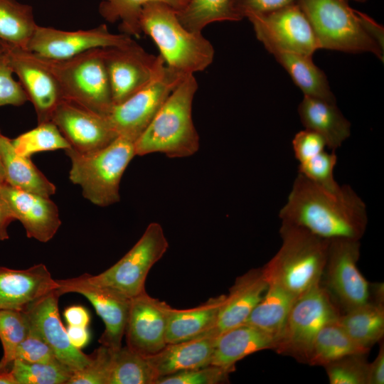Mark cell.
Instances as JSON below:
<instances>
[{
  "instance_id": "26",
  "label": "cell",
  "mask_w": 384,
  "mask_h": 384,
  "mask_svg": "<svg viewBox=\"0 0 384 384\" xmlns=\"http://www.w3.org/2000/svg\"><path fill=\"white\" fill-rule=\"evenodd\" d=\"M225 295L208 299L202 304L186 309L171 307L168 316L166 341L174 343L201 337L213 326Z\"/></svg>"
},
{
  "instance_id": "35",
  "label": "cell",
  "mask_w": 384,
  "mask_h": 384,
  "mask_svg": "<svg viewBox=\"0 0 384 384\" xmlns=\"http://www.w3.org/2000/svg\"><path fill=\"white\" fill-rule=\"evenodd\" d=\"M188 0H102L99 11L109 22L120 21V28L129 36H139L142 33L139 19L143 6L151 2L166 4L176 11L182 9Z\"/></svg>"
},
{
  "instance_id": "14",
  "label": "cell",
  "mask_w": 384,
  "mask_h": 384,
  "mask_svg": "<svg viewBox=\"0 0 384 384\" xmlns=\"http://www.w3.org/2000/svg\"><path fill=\"white\" fill-rule=\"evenodd\" d=\"M134 41L127 34L110 33L105 24L75 31L37 26L26 49L44 58L60 60L92 49L124 46Z\"/></svg>"
},
{
  "instance_id": "3",
  "label": "cell",
  "mask_w": 384,
  "mask_h": 384,
  "mask_svg": "<svg viewBox=\"0 0 384 384\" xmlns=\"http://www.w3.org/2000/svg\"><path fill=\"white\" fill-rule=\"evenodd\" d=\"M279 234L281 247L262 267L265 277L298 297L320 284L329 240L285 222Z\"/></svg>"
},
{
  "instance_id": "33",
  "label": "cell",
  "mask_w": 384,
  "mask_h": 384,
  "mask_svg": "<svg viewBox=\"0 0 384 384\" xmlns=\"http://www.w3.org/2000/svg\"><path fill=\"white\" fill-rule=\"evenodd\" d=\"M37 26L31 6L0 0V40L26 49Z\"/></svg>"
},
{
  "instance_id": "32",
  "label": "cell",
  "mask_w": 384,
  "mask_h": 384,
  "mask_svg": "<svg viewBox=\"0 0 384 384\" xmlns=\"http://www.w3.org/2000/svg\"><path fill=\"white\" fill-rule=\"evenodd\" d=\"M176 14L181 23L193 32H202L213 22L242 20L236 12L235 0H188Z\"/></svg>"
},
{
  "instance_id": "9",
  "label": "cell",
  "mask_w": 384,
  "mask_h": 384,
  "mask_svg": "<svg viewBox=\"0 0 384 384\" xmlns=\"http://www.w3.org/2000/svg\"><path fill=\"white\" fill-rule=\"evenodd\" d=\"M169 242L161 225L156 222L146 227L136 244L114 265L97 275L87 273L95 284L110 287L129 298L144 292L147 275L164 256Z\"/></svg>"
},
{
  "instance_id": "12",
  "label": "cell",
  "mask_w": 384,
  "mask_h": 384,
  "mask_svg": "<svg viewBox=\"0 0 384 384\" xmlns=\"http://www.w3.org/2000/svg\"><path fill=\"white\" fill-rule=\"evenodd\" d=\"M113 105L120 104L146 85L165 65L163 58L145 51L135 41L103 48Z\"/></svg>"
},
{
  "instance_id": "22",
  "label": "cell",
  "mask_w": 384,
  "mask_h": 384,
  "mask_svg": "<svg viewBox=\"0 0 384 384\" xmlns=\"http://www.w3.org/2000/svg\"><path fill=\"white\" fill-rule=\"evenodd\" d=\"M58 288L56 279L44 264L26 270L0 266V309L24 310Z\"/></svg>"
},
{
  "instance_id": "50",
  "label": "cell",
  "mask_w": 384,
  "mask_h": 384,
  "mask_svg": "<svg viewBox=\"0 0 384 384\" xmlns=\"http://www.w3.org/2000/svg\"><path fill=\"white\" fill-rule=\"evenodd\" d=\"M66 331L74 347L81 350L89 343L90 335L87 327L68 325Z\"/></svg>"
},
{
  "instance_id": "36",
  "label": "cell",
  "mask_w": 384,
  "mask_h": 384,
  "mask_svg": "<svg viewBox=\"0 0 384 384\" xmlns=\"http://www.w3.org/2000/svg\"><path fill=\"white\" fill-rule=\"evenodd\" d=\"M9 370L18 384H67L74 373L58 359L44 363L16 359Z\"/></svg>"
},
{
  "instance_id": "25",
  "label": "cell",
  "mask_w": 384,
  "mask_h": 384,
  "mask_svg": "<svg viewBox=\"0 0 384 384\" xmlns=\"http://www.w3.org/2000/svg\"><path fill=\"white\" fill-rule=\"evenodd\" d=\"M215 341V338L202 336L167 343L161 351L147 358L159 378L203 367L211 363Z\"/></svg>"
},
{
  "instance_id": "2",
  "label": "cell",
  "mask_w": 384,
  "mask_h": 384,
  "mask_svg": "<svg viewBox=\"0 0 384 384\" xmlns=\"http://www.w3.org/2000/svg\"><path fill=\"white\" fill-rule=\"evenodd\" d=\"M197 90L194 75L187 74L136 140V156L159 152L169 158H184L198 151L199 136L192 118Z\"/></svg>"
},
{
  "instance_id": "49",
  "label": "cell",
  "mask_w": 384,
  "mask_h": 384,
  "mask_svg": "<svg viewBox=\"0 0 384 384\" xmlns=\"http://www.w3.org/2000/svg\"><path fill=\"white\" fill-rule=\"evenodd\" d=\"M64 317L70 326L87 327L90 317L86 309L81 306H70L63 313Z\"/></svg>"
},
{
  "instance_id": "47",
  "label": "cell",
  "mask_w": 384,
  "mask_h": 384,
  "mask_svg": "<svg viewBox=\"0 0 384 384\" xmlns=\"http://www.w3.org/2000/svg\"><path fill=\"white\" fill-rule=\"evenodd\" d=\"M378 353L375 359L368 364L367 384L384 383V345L380 341Z\"/></svg>"
},
{
  "instance_id": "45",
  "label": "cell",
  "mask_w": 384,
  "mask_h": 384,
  "mask_svg": "<svg viewBox=\"0 0 384 384\" xmlns=\"http://www.w3.org/2000/svg\"><path fill=\"white\" fill-rule=\"evenodd\" d=\"M292 147L294 156L300 164L324 151L326 144L318 133L305 129L294 135Z\"/></svg>"
},
{
  "instance_id": "44",
  "label": "cell",
  "mask_w": 384,
  "mask_h": 384,
  "mask_svg": "<svg viewBox=\"0 0 384 384\" xmlns=\"http://www.w3.org/2000/svg\"><path fill=\"white\" fill-rule=\"evenodd\" d=\"M28 362H50L57 358L52 348L43 338L30 327L26 337L16 350L14 360Z\"/></svg>"
},
{
  "instance_id": "28",
  "label": "cell",
  "mask_w": 384,
  "mask_h": 384,
  "mask_svg": "<svg viewBox=\"0 0 384 384\" xmlns=\"http://www.w3.org/2000/svg\"><path fill=\"white\" fill-rule=\"evenodd\" d=\"M0 156L6 175V182L17 188L50 198L56 188L34 165L29 157L15 151L11 139L0 131Z\"/></svg>"
},
{
  "instance_id": "15",
  "label": "cell",
  "mask_w": 384,
  "mask_h": 384,
  "mask_svg": "<svg viewBox=\"0 0 384 384\" xmlns=\"http://www.w3.org/2000/svg\"><path fill=\"white\" fill-rule=\"evenodd\" d=\"M56 282L58 284L57 290L60 296L74 292L88 299L105 324L99 343L112 351L119 349L124 335L131 298L110 287L90 282L86 273L75 278L56 279Z\"/></svg>"
},
{
  "instance_id": "10",
  "label": "cell",
  "mask_w": 384,
  "mask_h": 384,
  "mask_svg": "<svg viewBox=\"0 0 384 384\" xmlns=\"http://www.w3.org/2000/svg\"><path fill=\"white\" fill-rule=\"evenodd\" d=\"M360 247L359 240L343 238L329 240L320 284L341 314L370 300V283L357 267Z\"/></svg>"
},
{
  "instance_id": "30",
  "label": "cell",
  "mask_w": 384,
  "mask_h": 384,
  "mask_svg": "<svg viewBox=\"0 0 384 384\" xmlns=\"http://www.w3.org/2000/svg\"><path fill=\"white\" fill-rule=\"evenodd\" d=\"M297 298L281 286L268 283L265 295L245 323L255 326L278 339Z\"/></svg>"
},
{
  "instance_id": "17",
  "label": "cell",
  "mask_w": 384,
  "mask_h": 384,
  "mask_svg": "<svg viewBox=\"0 0 384 384\" xmlns=\"http://www.w3.org/2000/svg\"><path fill=\"white\" fill-rule=\"evenodd\" d=\"M171 307L146 291L131 298L124 331L127 346L146 358L161 351L167 344L166 331Z\"/></svg>"
},
{
  "instance_id": "51",
  "label": "cell",
  "mask_w": 384,
  "mask_h": 384,
  "mask_svg": "<svg viewBox=\"0 0 384 384\" xmlns=\"http://www.w3.org/2000/svg\"><path fill=\"white\" fill-rule=\"evenodd\" d=\"M15 220L10 208L0 191V241L9 238L8 227Z\"/></svg>"
},
{
  "instance_id": "16",
  "label": "cell",
  "mask_w": 384,
  "mask_h": 384,
  "mask_svg": "<svg viewBox=\"0 0 384 384\" xmlns=\"http://www.w3.org/2000/svg\"><path fill=\"white\" fill-rule=\"evenodd\" d=\"M3 43L13 71L18 77L28 100L35 108L38 124L51 121L54 110L64 100L57 80L38 55L26 49Z\"/></svg>"
},
{
  "instance_id": "8",
  "label": "cell",
  "mask_w": 384,
  "mask_h": 384,
  "mask_svg": "<svg viewBox=\"0 0 384 384\" xmlns=\"http://www.w3.org/2000/svg\"><path fill=\"white\" fill-rule=\"evenodd\" d=\"M341 312L321 284L298 297L277 339V353L308 364L314 338L323 326Z\"/></svg>"
},
{
  "instance_id": "48",
  "label": "cell",
  "mask_w": 384,
  "mask_h": 384,
  "mask_svg": "<svg viewBox=\"0 0 384 384\" xmlns=\"http://www.w3.org/2000/svg\"><path fill=\"white\" fill-rule=\"evenodd\" d=\"M361 23L366 33L384 50L383 27L368 15L359 12Z\"/></svg>"
},
{
  "instance_id": "27",
  "label": "cell",
  "mask_w": 384,
  "mask_h": 384,
  "mask_svg": "<svg viewBox=\"0 0 384 384\" xmlns=\"http://www.w3.org/2000/svg\"><path fill=\"white\" fill-rule=\"evenodd\" d=\"M287 70L304 95L336 103V97L325 73L312 60V56L285 50L273 46L265 47Z\"/></svg>"
},
{
  "instance_id": "42",
  "label": "cell",
  "mask_w": 384,
  "mask_h": 384,
  "mask_svg": "<svg viewBox=\"0 0 384 384\" xmlns=\"http://www.w3.org/2000/svg\"><path fill=\"white\" fill-rule=\"evenodd\" d=\"M112 353L101 345L92 353L90 362L74 372L67 384H108Z\"/></svg>"
},
{
  "instance_id": "52",
  "label": "cell",
  "mask_w": 384,
  "mask_h": 384,
  "mask_svg": "<svg viewBox=\"0 0 384 384\" xmlns=\"http://www.w3.org/2000/svg\"><path fill=\"white\" fill-rule=\"evenodd\" d=\"M0 384H18L11 370L0 373Z\"/></svg>"
},
{
  "instance_id": "40",
  "label": "cell",
  "mask_w": 384,
  "mask_h": 384,
  "mask_svg": "<svg viewBox=\"0 0 384 384\" xmlns=\"http://www.w3.org/2000/svg\"><path fill=\"white\" fill-rule=\"evenodd\" d=\"M235 369L216 365L178 372L160 377L156 384H220L229 383V375Z\"/></svg>"
},
{
  "instance_id": "54",
  "label": "cell",
  "mask_w": 384,
  "mask_h": 384,
  "mask_svg": "<svg viewBox=\"0 0 384 384\" xmlns=\"http://www.w3.org/2000/svg\"><path fill=\"white\" fill-rule=\"evenodd\" d=\"M353 1H355L359 2V3H364V2H366L367 0H353Z\"/></svg>"
},
{
  "instance_id": "37",
  "label": "cell",
  "mask_w": 384,
  "mask_h": 384,
  "mask_svg": "<svg viewBox=\"0 0 384 384\" xmlns=\"http://www.w3.org/2000/svg\"><path fill=\"white\" fill-rule=\"evenodd\" d=\"M11 143L16 153L29 158L36 153L70 147L52 121L38 124L36 128L11 139Z\"/></svg>"
},
{
  "instance_id": "4",
  "label": "cell",
  "mask_w": 384,
  "mask_h": 384,
  "mask_svg": "<svg viewBox=\"0 0 384 384\" xmlns=\"http://www.w3.org/2000/svg\"><path fill=\"white\" fill-rule=\"evenodd\" d=\"M139 24L169 67L186 75L203 71L212 63L215 50L210 42L201 32L186 29L171 6L161 2L145 4Z\"/></svg>"
},
{
  "instance_id": "41",
  "label": "cell",
  "mask_w": 384,
  "mask_h": 384,
  "mask_svg": "<svg viewBox=\"0 0 384 384\" xmlns=\"http://www.w3.org/2000/svg\"><path fill=\"white\" fill-rule=\"evenodd\" d=\"M337 156L335 151L327 152L324 150L311 159L300 163L298 172L313 182L334 191L341 186L334 177Z\"/></svg>"
},
{
  "instance_id": "18",
  "label": "cell",
  "mask_w": 384,
  "mask_h": 384,
  "mask_svg": "<svg viewBox=\"0 0 384 384\" xmlns=\"http://www.w3.org/2000/svg\"><path fill=\"white\" fill-rule=\"evenodd\" d=\"M51 121L70 147L78 152L98 150L118 137L106 116L66 100L58 104Z\"/></svg>"
},
{
  "instance_id": "7",
  "label": "cell",
  "mask_w": 384,
  "mask_h": 384,
  "mask_svg": "<svg viewBox=\"0 0 384 384\" xmlns=\"http://www.w3.org/2000/svg\"><path fill=\"white\" fill-rule=\"evenodd\" d=\"M40 58L57 80L64 100L102 116L110 113L114 105L103 48L60 60Z\"/></svg>"
},
{
  "instance_id": "20",
  "label": "cell",
  "mask_w": 384,
  "mask_h": 384,
  "mask_svg": "<svg viewBox=\"0 0 384 384\" xmlns=\"http://www.w3.org/2000/svg\"><path fill=\"white\" fill-rule=\"evenodd\" d=\"M0 191L15 220H19L29 238L46 242L61 225L55 203L48 197L0 183Z\"/></svg>"
},
{
  "instance_id": "34",
  "label": "cell",
  "mask_w": 384,
  "mask_h": 384,
  "mask_svg": "<svg viewBox=\"0 0 384 384\" xmlns=\"http://www.w3.org/2000/svg\"><path fill=\"white\" fill-rule=\"evenodd\" d=\"M159 378L148 358L128 346L113 351L108 384H156Z\"/></svg>"
},
{
  "instance_id": "21",
  "label": "cell",
  "mask_w": 384,
  "mask_h": 384,
  "mask_svg": "<svg viewBox=\"0 0 384 384\" xmlns=\"http://www.w3.org/2000/svg\"><path fill=\"white\" fill-rule=\"evenodd\" d=\"M267 287L262 267L252 268L237 277L225 295L213 326L202 336L215 338L245 323Z\"/></svg>"
},
{
  "instance_id": "6",
  "label": "cell",
  "mask_w": 384,
  "mask_h": 384,
  "mask_svg": "<svg viewBox=\"0 0 384 384\" xmlns=\"http://www.w3.org/2000/svg\"><path fill=\"white\" fill-rule=\"evenodd\" d=\"M314 30L320 48L368 52L383 61V49L366 33L359 12L347 0H297Z\"/></svg>"
},
{
  "instance_id": "53",
  "label": "cell",
  "mask_w": 384,
  "mask_h": 384,
  "mask_svg": "<svg viewBox=\"0 0 384 384\" xmlns=\"http://www.w3.org/2000/svg\"><path fill=\"white\" fill-rule=\"evenodd\" d=\"M5 182H6L5 171H4V166H3L1 156H0V183H5Z\"/></svg>"
},
{
  "instance_id": "38",
  "label": "cell",
  "mask_w": 384,
  "mask_h": 384,
  "mask_svg": "<svg viewBox=\"0 0 384 384\" xmlns=\"http://www.w3.org/2000/svg\"><path fill=\"white\" fill-rule=\"evenodd\" d=\"M30 325L24 310L0 309V341L3 356L0 373L9 370L18 345L29 332Z\"/></svg>"
},
{
  "instance_id": "39",
  "label": "cell",
  "mask_w": 384,
  "mask_h": 384,
  "mask_svg": "<svg viewBox=\"0 0 384 384\" xmlns=\"http://www.w3.org/2000/svg\"><path fill=\"white\" fill-rule=\"evenodd\" d=\"M367 354H350L324 365L329 383L367 384L369 364Z\"/></svg>"
},
{
  "instance_id": "1",
  "label": "cell",
  "mask_w": 384,
  "mask_h": 384,
  "mask_svg": "<svg viewBox=\"0 0 384 384\" xmlns=\"http://www.w3.org/2000/svg\"><path fill=\"white\" fill-rule=\"evenodd\" d=\"M279 217L282 222L327 240H360L368 223L366 206L351 186L329 190L301 174L296 177Z\"/></svg>"
},
{
  "instance_id": "29",
  "label": "cell",
  "mask_w": 384,
  "mask_h": 384,
  "mask_svg": "<svg viewBox=\"0 0 384 384\" xmlns=\"http://www.w3.org/2000/svg\"><path fill=\"white\" fill-rule=\"evenodd\" d=\"M337 321L357 344L370 350L384 335V304L369 301L341 314Z\"/></svg>"
},
{
  "instance_id": "13",
  "label": "cell",
  "mask_w": 384,
  "mask_h": 384,
  "mask_svg": "<svg viewBox=\"0 0 384 384\" xmlns=\"http://www.w3.org/2000/svg\"><path fill=\"white\" fill-rule=\"evenodd\" d=\"M247 18L265 47L273 46L309 56L320 49L311 23L297 3Z\"/></svg>"
},
{
  "instance_id": "46",
  "label": "cell",
  "mask_w": 384,
  "mask_h": 384,
  "mask_svg": "<svg viewBox=\"0 0 384 384\" xmlns=\"http://www.w3.org/2000/svg\"><path fill=\"white\" fill-rule=\"evenodd\" d=\"M294 3L297 0H235V7L242 19L252 15L270 13Z\"/></svg>"
},
{
  "instance_id": "31",
  "label": "cell",
  "mask_w": 384,
  "mask_h": 384,
  "mask_svg": "<svg viewBox=\"0 0 384 384\" xmlns=\"http://www.w3.org/2000/svg\"><path fill=\"white\" fill-rule=\"evenodd\" d=\"M369 351L357 344L336 319L323 326L316 335L308 365L324 366L347 355Z\"/></svg>"
},
{
  "instance_id": "43",
  "label": "cell",
  "mask_w": 384,
  "mask_h": 384,
  "mask_svg": "<svg viewBox=\"0 0 384 384\" xmlns=\"http://www.w3.org/2000/svg\"><path fill=\"white\" fill-rule=\"evenodd\" d=\"M9 54L0 40V106H21L28 100L21 83L16 81Z\"/></svg>"
},
{
  "instance_id": "5",
  "label": "cell",
  "mask_w": 384,
  "mask_h": 384,
  "mask_svg": "<svg viewBox=\"0 0 384 384\" xmlns=\"http://www.w3.org/2000/svg\"><path fill=\"white\" fill-rule=\"evenodd\" d=\"M135 140L119 135L107 146L90 152L65 149L71 167L69 178L80 186L85 198L92 204L106 207L119 201L122 176L136 156Z\"/></svg>"
},
{
  "instance_id": "24",
  "label": "cell",
  "mask_w": 384,
  "mask_h": 384,
  "mask_svg": "<svg viewBox=\"0 0 384 384\" xmlns=\"http://www.w3.org/2000/svg\"><path fill=\"white\" fill-rule=\"evenodd\" d=\"M298 113L305 129L321 135L331 151L341 146L351 135V123L336 103L304 95Z\"/></svg>"
},
{
  "instance_id": "19",
  "label": "cell",
  "mask_w": 384,
  "mask_h": 384,
  "mask_svg": "<svg viewBox=\"0 0 384 384\" xmlns=\"http://www.w3.org/2000/svg\"><path fill=\"white\" fill-rule=\"evenodd\" d=\"M57 289L27 306L24 311L29 325L52 348L58 361L73 372L83 368L91 359L70 343L59 316Z\"/></svg>"
},
{
  "instance_id": "23",
  "label": "cell",
  "mask_w": 384,
  "mask_h": 384,
  "mask_svg": "<svg viewBox=\"0 0 384 384\" xmlns=\"http://www.w3.org/2000/svg\"><path fill=\"white\" fill-rule=\"evenodd\" d=\"M277 338L269 333L243 323L215 337L212 365L235 369L246 356L262 350L275 348Z\"/></svg>"
},
{
  "instance_id": "11",
  "label": "cell",
  "mask_w": 384,
  "mask_h": 384,
  "mask_svg": "<svg viewBox=\"0 0 384 384\" xmlns=\"http://www.w3.org/2000/svg\"><path fill=\"white\" fill-rule=\"evenodd\" d=\"M186 75L165 63L142 89L123 102L114 105L106 117L117 135L136 141Z\"/></svg>"
}]
</instances>
